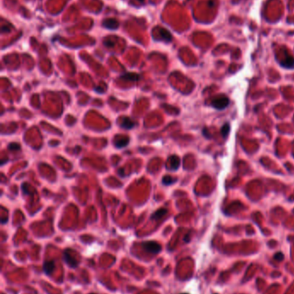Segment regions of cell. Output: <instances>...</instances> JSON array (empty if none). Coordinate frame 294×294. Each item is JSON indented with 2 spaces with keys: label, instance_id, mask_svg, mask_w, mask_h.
Wrapping results in <instances>:
<instances>
[{
  "label": "cell",
  "instance_id": "6da1fadb",
  "mask_svg": "<svg viewBox=\"0 0 294 294\" xmlns=\"http://www.w3.org/2000/svg\"><path fill=\"white\" fill-rule=\"evenodd\" d=\"M229 103H230V100L225 95L217 96V97H216V98L212 100V102H211L212 107H214L217 109H220V110L226 108L229 105Z\"/></svg>",
  "mask_w": 294,
  "mask_h": 294
},
{
  "label": "cell",
  "instance_id": "52a82bcc",
  "mask_svg": "<svg viewBox=\"0 0 294 294\" xmlns=\"http://www.w3.org/2000/svg\"><path fill=\"white\" fill-rule=\"evenodd\" d=\"M281 66L286 68H293L294 67V58L290 57L288 59H286L285 62L281 63Z\"/></svg>",
  "mask_w": 294,
  "mask_h": 294
},
{
  "label": "cell",
  "instance_id": "4fadbf2b",
  "mask_svg": "<svg viewBox=\"0 0 294 294\" xmlns=\"http://www.w3.org/2000/svg\"><path fill=\"white\" fill-rule=\"evenodd\" d=\"M138 1H140L141 3H143V2H144V0H138Z\"/></svg>",
  "mask_w": 294,
  "mask_h": 294
},
{
  "label": "cell",
  "instance_id": "9c48e42d",
  "mask_svg": "<svg viewBox=\"0 0 294 294\" xmlns=\"http://www.w3.org/2000/svg\"><path fill=\"white\" fill-rule=\"evenodd\" d=\"M160 31L162 32V35H163V40L167 41V42H171L172 40V35L170 34V33L168 32V30H165V29H160Z\"/></svg>",
  "mask_w": 294,
  "mask_h": 294
},
{
  "label": "cell",
  "instance_id": "8fae6325",
  "mask_svg": "<svg viewBox=\"0 0 294 294\" xmlns=\"http://www.w3.org/2000/svg\"><path fill=\"white\" fill-rule=\"evenodd\" d=\"M274 259L277 260V261H282V260L284 259V255H283L281 252L276 253V254L274 255Z\"/></svg>",
  "mask_w": 294,
  "mask_h": 294
},
{
  "label": "cell",
  "instance_id": "30bf717a",
  "mask_svg": "<svg viewBox=\"0 0 294 294\" xmlns=\"http://www.w3.org/2000/svg\"><path fill=\"white\" fill-rule=\"evenodd\" d=\"M229 132H230V125L226 123V124L223 127V128H222V134H223V136H226V135H228Z\"/></svg>",
  "mask_w": 294,
  "mask_h": 294
},
{
  "label": "cell",
  "instance_id": "7a4b0ae2",
  "mask_svg": "<svg viewBox=\"0 0 294 294\" xmlns=\"http://www.w3.org/2000/svg\"><path fill=\"white\" fill-rule=\"evenodd\" d=\"M143 248L152 254H158L161 250V247L156 242H145L143 244Z\"/></svg>",
  "mask_w": 294,
  "mask_h": 294
},
{
  "label": "cell",
  "instance_id": "ba28073f",
  "mask_svg": "<svg viewBox=\"0 0 294 294\" xmlns=\"http://www.w3.org/2000/svg\"><path fill=\"white\" fill-rule=\"evenodd\" d=\"M122 127H124V128L130 129V128H132V127H134L135 123L131 120L126 118L125 120H123V122H122Z\"/></svg>",
  "mask_w": 294,
  "mask_h": 294
},
{
  "label": "cell",
  "instance_id": "5b68a950",
  "mask_svg": "<svg viewBox=\"0 0 294 294\" xmlns=\"http://www.w3.org/2000/svg\"><path fill=\"white\" fill-rule=\"evenodd\" d=\"M55 270V262L54 261H46L43 264V271L48 275H50Z\"/></svg>",
  "mask_w": 294,
  "mask_h": 294
},
{
  "label": "cell",
  "instance_id": "7c38bea8",
  "mask_svg": "<svg viewBox=\"0 0 294 294\" xmlns=\"http://www.w3.org/2000/svg\"><path fill=\"white\" fill-rule=\"evenodd\" d=\"M104 44H105L106 46H108V47H110V46H112L115 44V42H110V41H105L104 42Z\"/></svg>",
  "mask_w": 294,
  "mask_h": 294
},
{
  "label": "cell",
  "instance_id": "3957f363",
  "mask_svg": "<svg viewBox=\"0 0 294 294\" xmlns=\"http://www.w3.org/2000/svg\"><path fill=\"white\" fill-rule=\"evenodd\" d=\"M71 250H66L64 252V261L67 262V264L68 266H70L72 268H75L79 264V261L76 260L75 257L71 256Z\"/></svg>",
  "mask_w": 294,
  "mask_h": 294
},
{
  "label": "cell",
  "instance_id": "277c9868",
  "mask_svg": "<svg viewBox=\"0 0 294 294\" xmlns=\"http://www.w3.org/2000/svg\"><path fill=\"white\" fill-rule=\"evenodd\" d=\"M103 26L106 29H116L118 27V22L115 19H106L103 22Z\"/></svg>",
  "mask_w": 294,
  "mask_h": 294
},
{
  "label": "cell",
  "instance_id": "8992f818",
  "mask_svg": "<svg viewBox=\"0 0 294 294\" xmlns=\"http://www.w3.org/2000/svg\"><path fill=\"white\" fill-rule=\"evenodd\" d=\"M167 213V210L166 209H159L158 211H156L153 215L151 216L152 219H160L163 215H165Z\"/></svg>",
  "mask_w": 294,
  "mask_h": 294
}]
</instances>
